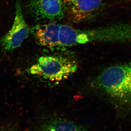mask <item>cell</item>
I'll use <instances>...</instances> for the list:
<instances>
[{
    "label": "cell",
    "instance_id": "obj_5",
    "mask_svg": "<svg viewBox=\"0 0 131 131\" xmlns=\"http://www.w3.org/2000/svg\"><path fill=\"white\" fill-rule=\"evenodd\" d=\"M63 0H28V9L36 20H59L65 15Z\"/></svg>",
    "mask_w": 131,
    "mask_h": 131
},
{
    "label": "cell",
    "instance_id": "obj_7",
    "mask_svg": "<svg viewBox=\"0 0 131 131\" xmlns=\"http://www.w3.org/2000/svg\"><path fill=\"white\" fill-rule=\"evenodd\" d=\"M60 25L54 22L39 24L34 27L31 29V32L38 43L42 46L48 47L59 46Z\"/></svg>",
    "mask_w": 131,
    "mask_h": 131
},
{
    "label": "cell",
    "instance_id": "obj_6",
    "mask_svg": "<svg viewBox=\"0 0 131 131\" xmlns=\"http://www.w3.org/2000/svg\"><path fill=\"white\" fill-rule=\"evenodd\" d=\"M103 2V0H78L70 6L69 17L75 23L86 21L96 13Z\"/></svg>",
    "mask_w": 131,
    "mask_h": 131
},
{
    "label": "cell",
    "instance_id": "obj_9",
    "mask_svg": "<svg viewBox=\"0 0 131 131\" xmlns=\"http://www.w3.org/2000/svg\"><path fill=\"white\" fill-rule=\"evenodd\" d=\"M77 1L78 0H63V1L65 5L70 6Z\"/></svg>",
    "mask_w": 131,
    "mask_h": 131
},
{
    "label": "cell",
    "instance_id": "obj_2",
    "mask_svg": "<svg viewBox=\"0 0 131 131\" xmlns=\"http://www.w3.org/2000/svg\"><path fill=\"white\" fill-rule=\"evenodd\" d=\"M118 30L114 25L90 30H80L66 25H60L59 34L60 46H70L92 42L114 43Z\"/></svg>",
    "mask_w": 131,
    "mask_h": 131
},
{
    "label": "cell",
    "instance_id": "obj_1",
    "mask_svg": "<svg viewBox=\"0 0 131 131\" xmlns=\"http://www.w3.org/2000/svg\"><path fill=\"white\" fill-rule=\"evenodd\" d=\"M95 86L107 96L118 117L131 114V62L108 67L97 76Z\"/></svg>",
    "mask_w": 131,
    "mask_h": 131
},
{
    "label": "cell",
    "instance_id": "obj_3",
    "mask_svg": "<svg viewBox=\"0 0 131 131\" xmlns=\"http://www.w3.org/2000/svg\"><path fill=\"white\" fill-rule=\"evenodd\" d=\"M77 65L74 61L67 57L49 55L40 57L30 71L50 82H59L75 73Z\"/></svg>",
    "mask_w": 131,
    "mask_h": 131
},
{
    "label": "cell",
    "instance_id": "obj_4",
    "mask_svg": "<svg viewBox=\"0 0 131 131\" xmlns=\"http://www.w3.org/2000/svg\"><path fill=\"white\" fill-rule=\"evenodd\" d=\"M15 17L12 28L0 40L1 46L5 51H12L19 47L31 32L24 18L21 3L18 0L15 3Z\"/></svg>",
    "mask_w": 131,
    "mask_h": 131
},
{
    "label": "cell",
    "instance_id": "obj_10",
    "mask_svg": "<svg viewBox=\"0 0 131 131\" xmlns=\"http://www.w3.org/2000/svg\"><path fill=\"white\" fill-rule=\"evenodd\" d=\"M0 131H10L8 129H4V128H0Z\"/></svg>",
    "mask_w": 131,
    "mask_h": 131
},
{
    "label": "cell",
    "instance_id": "obj_8",
    "mask_svg": "<svg viewBox=\"0 0 131 131\" xmlns=\"http://www.w3.org/2000/svg\"><path fill=\"white\" fill-rule=\"evenodd\" d=\"M37 131H89L85 127L64 118L49 119L40 124Z\"/></svg>",
    "mask_w": 131,
    "mask_h": 131
}]
</instances>
